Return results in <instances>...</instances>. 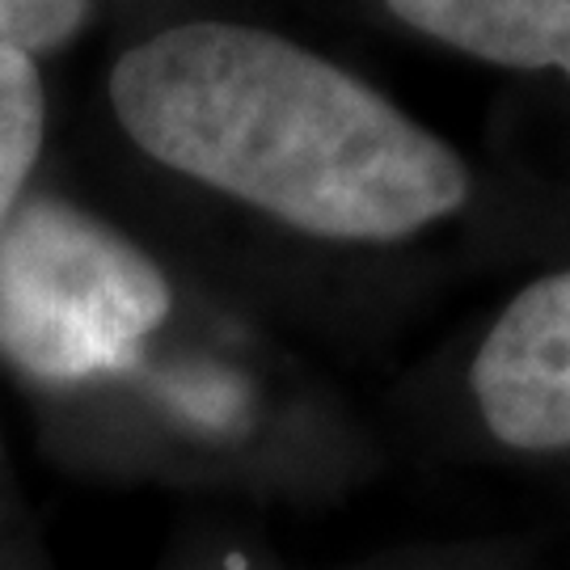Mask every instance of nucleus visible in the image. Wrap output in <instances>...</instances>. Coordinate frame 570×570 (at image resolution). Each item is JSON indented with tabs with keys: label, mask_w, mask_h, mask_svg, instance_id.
<instances>
[{
	"label": "nucleus",
	"mask_w": 570,
	"mask_h": 570,
	"mask_svg": "<svg viewBox=\"0 0 570 570\" xmlns=\"http://www.w3.org/2000/svg\"><path fill=\"white\" fill-rule=\"evenodd\" d=\"M110 106L148 157L330 242H402L469 199L465 161L423 122L237 21H186L131 47Z\"/></svg>",
	"instance_id": "nucleus-1"
},
{
	"label": "nucleus",
	"mask_w": 570,
	"mask_h": 570,
	"mask_svg": "<svg viewBox=\"0 0 570 570\" xmlns=\"http://www.w3.org/2000/svg\"><path fill=\"white\" fill-rule=\"evenodd\" d=\"M169 317L157 263L102 220L35 199L0 228V351L30 376L72 385L136 360Z\"/></svg>",
	"instance_id": "nucleus-2"
},
{
	"label": "nucleus",
	"mask_w": 570,
	"mask_h": 570,
	"mask_svg": "<svg viewBox=\"0 0 570 570\" xmlns=\"http://www.w3.org/2000/svg\"><path fill=\"white\" fill-rule=\"evenodd\" d=\"M473 397L494 440L570 449V271L529 284L473 360Z\"/></svg>",
	"instance_id": "nucleus-3"
},
{
	"label": "nucleus",
	"mask_w": 570,
	"mask_h": 570,
	"mask_svg": "<svg viewBox=\"0 0 570 570\" xmlns=\"http://www.w3.org/2000/svg\"><path fill=\"white\" fill-rule=\"evenodd\" d=\"M428 39L503 68H558L570 77V0H385Z\"/></svg>",
	"instance_id": "nucleus-4"
},
{
	"label": "nucleus",
	"mask_w": 570,
	"mask_h": 570,
	"mask_svg": "<svg viewBox=\"0 0 570 570\" xmlns=\"http://www.w3.org/2000/svg\"><path fill=\"white\" fill-rule=\"evenodd\" d=\"M47 98L35 56L0 42V228L13 216L18 195L39 161Z\"/></svg>",
	"instance_id": "nucleus-5"
},
{
	"label": "nucleus",
	"mask_w": 570,
	"mask_h": 570,
	"mask_svg": "<svg viewBox=\"0 0 570 570\" xmlns=\"http://www.w3.org/2000/svg\"><path fill=\"white\" fill-rule=\"evenodd\" d=\"M89 0H4L0 4V42L21 56L60 47L81 30Z\"/></svg>",
	"instance_id": "nucleus-6"
},
{
	"label": "nucleus",
	"mask_w": 570,
	"mask_h": 570,
	"mask_svg": "<svg viewBox=\"0 0 570 570\" xmlns=\"http://www.w3.org/2000/svg\"><path fill=\"white\" fill-rule=\"evenodd\" d=\"M0 4H4V0H0Z\"/></svg>",
	"instance_id": "nucleus-7"
}]
</instances>
